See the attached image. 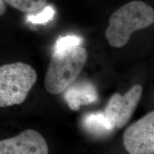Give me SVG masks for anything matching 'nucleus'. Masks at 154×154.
<instances>
[{"label":"nucleus","mask_w":154,"mask_h":154,"mask_svg":"<svg viewBox=\"0 0 154 154\" xmlns=\"http://www.w3.org/2000/svg\"><path fill=\"white\" fill-rule=\"evenodd\" d=\"M87 59V51L81 46L54 52L44 79L46 90L54 95L66 91L82 72Z\"/></svg>","instance_id":"f03ea898"},{"label":"nucleus","mask_w":154,"mask_h":154,"mask_svg":"<svg viewBox=\"0 0 154 154\" xmlns=\"http://www.w3.org/2000/svg\"><path fill=\"white\" fill-rule=\"evenodd\" d=\"M153 22V7L140 0H134L113 13L105 36L112 47H124L134 32L149 27Z\"/></svg>","instance_id":"f257e3e1"},{"label":"nucleus","mask_w":154,"mask_h":154,"mask_svg":"<svg viewBox=\"0 0 154 154\" xmlns=\"http://www.w3.org/2000/svg\"><path fill=\"white\" fill-rule=\"evenodd\" d=\"M123 143L129 154H154L153 111L126 128Z\"/></svg>","instance_id":"20e7f679"},{"label":"nucleus","mask_w":154,"mask_h":154,"mask_svg":"<svg viewBox=\"0 0 154 154\" xmlns=\"http://www.w3.org/2000/svg\"><path fill=\"white\" fill-rule=\"evenodd\" d=\"M5 4L22 12L31 13L40 10L47 4V0H2Z\"/></svg>","instance_id":"1a4fd4ad"},{"label":"nucleus","mask_w":154,"mask_h":154,"mask_svg":"<svg viewBox=\"0 0 154 154\" xmlns=\"http://www.w3.org/2000/svg\"><path fill=\"white\" fill-rule=\"evenodd\" d=\"M142 93V86L136 84L124 95L116 93L111 96L103 114L114 128H122L129 121L139 103Z\"/></svg>","instance_id":"39448f33"},{"label":"nucleus","mask_w":154,"mask_h":154,"mask_svg":"<svg viewBox=\"0 0 154 154\" xmlns=\"http://www.w3.org/2000/svg\"><path fill=\"white\" fill-rule=\"evenodd\" d=\"M54 14V9L51 7H47L44 9V10L40 13L39 14L36 15V16H31L29 18V20L30 22L33 23H38V24H41V23L47 22L49 19H52Z\"/></svg>","instance_id":"9b49d317"},{"label":"nucleus","mask_w":154,"mask_h":154,"mask_svg":"<svg viewBox=\"0 0 154 154\" xmlns=\"http://www.w3.org/2000/svg\"><path fill=\"white\" fill-rule=\"evenodd\" d=\"M84 127L96 135H105L114 129V127L107 120L103 113H93L86 115L84 119Z\"/></svg>","instance_id":"6e6552de"},{"label":"nucleus","mask_w":154,"mask_h":154,"mask_svg":"<svg viewBox=\"0 0 154 154\" xmlns=\"http://www.w3.org/2000/svg\"><path fill=\"white\" fill-rule=\"evenodd\" d=\"M82 42V38L77 36L69 35L60 37L56 42L54 52H59L77 46H80Z\"/></svg>","instance_id":"9d476101"},{"label":"nucleus","mask_w":154,"mask_h":154,"mask_svg":"<svg viewBox=\"0 0 154 154\" xmlns=\"http://www.w3.org/2000/svg\"><path fill=\"white\" fill-rule=\"evenodd\" d=\"M6 10H7L6 4L2 0H0V17L2 16L5 14Z\"/></svg>","instance_id":"f8f14e48"},{"label":"nucleus","mask_w":154,"mask_h":154,"mask_svg":"<svg viewBox=\"0 0 154 154\" xmlns=\"http://www.w3.org/2000/svg\"><path fill=\"white\" fill-rule=\"evenodd\" d=\"M65 100L72 110H78L82 105H88L97 99V92L89 83L76 84L66 88Z\"/></svg>","instance_id":"0eeeda50"},{"label":"nucleus","mask_w":154,"mask_h":154,"mask_svg":"<svg viewBox=\"0 0 154 154\" xmlns=\"http://www.w3.org/2000/svg\"><path fill=\"white\" fill-rule=\"evenodd\" d=\"M0 154H49L47 140L37 131L27 129L0 140Z\"/></svg>","instance_id":"423d86ee"},{"label":"nucleus","mask_w":154,"mask_h":154,"mask_svg":"<svg viewBox=\"0 0 154 154\" xmlns=\"http://www.w3.org/2000/svg\"><path fill=\"white\" fill-rule=\"evenodd\" d=\"M37 80L33 67L23 62L0 66V107L21 104Z\"/></svg>","instance_id":"7ed1b4c3"}]
</instances>
